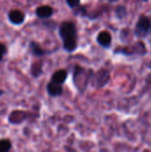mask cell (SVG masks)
<instances>
[{"label": "cell", "instance_id": "8", "mask_svg": "<svg viewBox=\"0 0 151 152\" xmlns=\"http://www.w3.org/2000/svg\"><path fill=\"white\" fill-rule=\"evenodd\" d=\"M77 47V39H76V37H69V38H66L64 39V48L69 51V52H71V51H74Z\"/></svg>", "mask_w": 151, "mask_h": 152}, {"label": "cell", "instance_id": "3", "mask_svg": "<svg viewBox=\"0 0 151 152\" xmlns=\"http://www.w3.org/2000/svg\"><path fill=\"white\" fill-rule=\"evenodd\" d=\"M9 20L13 24H20L24 20V13L19 10H12L8 14Z\"/></svg>", "mask_w": 151, "mask_h": 152}, {"label": "cell", "instance_id": "5", "mask_svg": "<svg viewBox=\"0 0 151 152\" xmlns=\"http://www.w3.org/2000/svg\"><path fill=\"white\" fill-rule=\"evenodd\" d=\"M98 42L103 46H109L111 43V36L107 31H102L98 35Z\"/></svg>", "mask_w": 151, "mask_h": 152}, {"label": "cell", "instance_id": "11", "mask_svg": "<svg viewBox=\"0 0 151 152\" xmlns=\"http://www.w3.org/2000/svg\"><path fill=\"white\" fill-rule=\"evenodd\" d=\"M79 2H80V0H67V3H68L69 5L71 6V7L77 6V5L79 4Z\"/></svg>", "mask_w": 151, "mask_h": 152}, {"label": "cell", "instance_id": "4", "mask_svg": "<svg viewBox=\"0 0 151 152\" xmlns=\"http://www.w3.org/2000/svg\"><path fill=\"white\" fill-rule=\"evenodd\" d=\"M67 75H68V74H67V71H66V70H64V69L58 70V71H56V72L53 74L51 82H53V83H54V84H56V85L61 86V85L64 83V81L66 80Z\"/></svg>", "mask_w": 151, "mask_h": 152}, {"label": "cell", "instance_id": "10", "mask_svg": "<svg viewBox=\"0 0 151 152\" xmlns=\"http://www.w3.org/2000/svg\"><path fill=\"white\" fill-rule=\"evenodd\" d=\"M31 47H32V50H33V52H34L35 54H36V55H41V54H43V51L41 50V48H40L36 44L32 43V44H31Z\"/></svg>", "mask_w": 151, "mask_h": 152}, {"label": "cell", "instance_id": "12", "mask_svg": "<svg viewBox=\"0 0 151 152\" xmlns=\"http://www.w3.org/2000/svg\"><path fill=\"white\" fill-rule=\"evenodd\" d=\"M4 53H5V47L3 44L0 43V61H2Z\"/></svg>", "mask_w": 151, "mask_h": 152}, {"label": "cell", "instance_id": "7", "mask_svg": "<svg viewBox=\"0 0 151 152\" xmlns=\"http://www.w3.org/2000/svg\"><path fill=\"white\" fill-rule=\"evenodd\" d=\"M47 90H48V93L53 95V96H56V95H59L61 94L62 92V87L61 86H59V85H56L53 82H50L49 85L47 86Z\"/></svg>", "mask_w": 151, "mask_h": 152}, {"label": "cell", "instance_id": "2", "mask_svg": "<svg viewBox=\"0 0 151 152\" xmlns=\"http://www.w3.org/2000/svg\"><path fill=\"white\" fill-rule=\"evenodd\" d=\"M60 34L63 39L76 37V28L75 25L71 22H64L61 26Z\"/></svg>", "mask_w": 151, "mask_h": 152}, {"label": "cell", "instance_id": "9", "mask_svg": "<svg viewBox=\"0 0 151 152\" xmlns=\"http://www.w3.org/2000/svg\"><path fill=\"white\" fill-rule=\"evenodd\" d=\"M11 149V142L8 140L0 141V152H8Z\"/></svg>", "mask_w": 151, "mask_h": 152}, {"label": "cell", "instance_id": "6", "mask_svg": "<svg viewBox=\"0 0 151 152\" xmlns=\"http://www.w3.org/2000/svg\"><path fill=\"white\" fill-rule=\"evenodd\" d=\"M36 15L40 18H48L53 13V9L48 5H43L36 9Z\"/></svg>", "mask_w": 151, "mask_h": 152}, {"label": "cell", "instance_id": "1", "mask_svg": "<svg viewBox=\"0 0 151 152\" xmlns=\"http://www.w3.org/2000/svg\"><path fill=\"white\" fill-rule=\"evenodd\" d=\"M151 29V21L149 18L142 16L140 18L137 27H136V32L139 36H145Z\"/></svg>", "mask_w": 151, "mask_h": 152}]
</instances>
